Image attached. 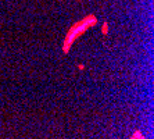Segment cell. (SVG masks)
Segmentation results:
<instances>
[{"label":"cell","mask_w":154,"mask_h":139,"mask_svg":"<svg viewBox=\"0 0 154 139\" xmlns=\"http://www.w3.org/2000/svg\"><path fill=\"white\" fill-rule=\"evenodd\" d=\"M94 24H96V18L94 17H88V18H85L83 21H81V22H78V24L74 25V27L68 31V35H67V38H65V43H64V50L65 52L71 47L72 42H74L79 35H82L86 29L89 28V27H92V25H94Z\"/></svg>","instance_id":"6da1fadb"},{"label":"cell","mask_w":154,"mask_h":139,"mask_svg":"<svg viewBox=\"0 0 154 139\" xmlns=\"http://www.w3.org/2000/svg\"><path fill=\"white\" fill-rule=\"evenodd\" d=\"M131 139H146V138H144V136L142 135L139 131H136V132H135V134L132 135V138H131Z\"/></svg>","instance_id":"7a4b0ae2"}]
</instances>
